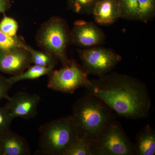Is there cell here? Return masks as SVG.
Listing matches in <instances>:
<instances>
[{
	"mask_svg": "<svg viewBox=\"0 0 155 155\" xmlns=\"http://www.w3.org/2000/svg\"><path fill=\"white\" fill-rule=\"evenodd\" d=\"M0 155H2V149H1V146H0Z\"/></svg>",
	"mask_w": 155,
	"mask_h": 155,
	"instance_id": "obj_25",
	"label": "cell"
},
{
	"mask_svg": "<svg viewBox=\"0 0 155 155\" xmlns=\"http://www.w3.org/2000/svg\"><path fill=\"white\" fill-rule=\"evenodd\" d=\"M72 116L78 135L85 136L90 141L106 124L115 119L114 112L104 103L90 94L78 100Z\"/></svg>",
	"mask_w": 155,
	"mask_h": 155,
	"instance_id": "obj_2",
	"label": "cell"
},
{
	"mask_svg": "<svg viewBox=\"0 0 155 155\" xmlns=\"http://www.w3.org/2000/svg\"><path fill=\"white\" fill-rule=\"evenodd\" d=\"M98 0H67L70 9L79 14H92Z\"/></svg>",
	"mask_w": 155,
	"mask_h": 155,
	"instance_id": "obj_18",
	"label": "cell"
},
{
	"mask_svg": "<svg viewBox=\"0 0 155 155\" xmlns=\"http://www.w3.org/2000/svg\"><path fill=\"white\" fill-rule=\"evenodd\" d=\"M95 22L101 25H108L122 18L120 0H98L92 14Z\"/></svg>",
	"mask_w": 155,
	"mask_h": 155,
	"instance_id": "obj_11",
	"label": "cell"
},
{
	"mask_svg": "<svg viewBox=\"0 0 155 155\" xmlns=\"http://www.w3.org/2000/svg\"><path fill=\"white\" fill-rule=\"evenodd\" d=\"M35 41L41 51L54 56L63 66L69 64L67 50L71 44V34L64 18L53 16L44 22L38 30Z\"/></svg>",
	"mask_w": 155,
	"mask_h": 155,
	"instance_id": "obj_3",
	"label": "cell"
},
{
	"mask_svg": "<svg viewBox=\"0 0 155 155\" xmlns=\"http://www.w3.org/2000/svg\"><path fill=\"white\" fill-rule=\"evenodd\" d=\"M91 142L94 155H134V143L115 119L106 124Z\"/></svg>",
	"mask_w": 155,
	"mask_h": 155,
	"instance_id": "obj_5",
	"label": "cell"
},
{
	"mask_svg": "<svg viewBox=\"0 0 155 155\" xmlns=\"http://www.w3.org/2000/svg\"><path fill=\"white\" fill-rule=\"evenodd\" d=\"M13 84L10 82L8 78L0 75V101L9 97L8 92Z\"/></svg>",
	"mask_w": 155,
	"mask_h": 155,
	"instance_id": "obj_23",
	"label": "cell"
},
{
	"mask_svg": "<svg viewBox=\"0 0 155 155\" xmlns=\"http://www.w3.org/2000/svg\"><path fill=\"white\" fill-rule=\"evenodd\" d=\"M122 18L134 20L138 19L137 0H120Z\"/></svg>",
	"mask_w": 155,
	"mask_h": 155,
	"instance_id": "obj_19",
	"label": "cell"
},
{
	"mask_svg": "<svg viewBox=\"0 0 155 155\" xmlns=\"http://www.w3.org/2000/svg\"><path fill=\"white\" fill-rule=\"evenodd\" d=\"M25 49L30 53L31 62L34 65L44 67L55 68L57 64L58 59L54 56L42 51L35 49L27 44Z\"/></svg>",
	"mask_w": 155,
	"mask_h": 155,
	"instance_id": "obj_17",
	"label": "cell"
},
{
	"mask_svg": "<svg viewBox=\"0 0 155 155\" xmlns=\"http://www.w3.org/2000/svg\"><path fill=\"white\" fill-rule=\"evenodd\" d=\"M18 28V22L11 17L5 16L0 22V30L9 36L17 35Z\"/></svg>",
	"mask_w": 155,
	"mask_h": 155,
	"instance_id": "obj_21",
	"label": "cell"
},
{
	"mask_svg": "<svg viewBox=\"0 0 155 155\" xmlns=\"http://www.w3.org/2000/svg\"><path fill=\"white\" fill-rule=\"evenodd\" d=\"M78 51L85 72L99 77L109 73L122 59L114 50L101 47Z\"/></svg>",
	"mask_w": 155,
	"mask_h": 155,
	"instance_id": "obj_7",
	"label": "cell"
},
{
	"mask_svg": "<svg viewBox=\"0 0 155 155\" xmlns=\"http://www.w3.org/2000/svg\"><path fill=\"white\" fill-rule=\"evenodd\" d=\"M39 96L26 92H19L7 98L6 105L13 119L17 117L28 120L38 114V107L40 101Z\"/></svg>",
	"mask_w": 155,
	"mask_h": 155,
	"instance_id": "obj_9",
	"label": "cell"
},
{
	"mask_svg": "<svg viewBox=\"0 0 155 155\" xmlns=\"http://www.w3.org/2000/svg\"><path fill=\"white\" fill-rule=\"evenodd\" d=\"M54 67H44L34 65L28 67L26 70L19 75H13L9 78L10 82L12 84L27 80H34L44 75H49L54 70Z\"/></svg>",
	"mask_w": 155,
	"mask_h": 155,
	"instance_id": "obj_14",
	"label": "cell"
},
{
	"mask_svg": "<svg viewBox=\"0 0 155 155\" xmlns=\"http://www.w3.org/2000/svg\"><path fill=\"white\" fill-rule=\"evenodd\" d=\"M64 155H94L90 140L85 136H78Z\"/></svg>",
	"mask_w": 155,
	"mask_h": 155,
	"instance_id": "obj_16",
	"label": "cell"
},
{
	"mask_svg": "<svg viewBox=\"0 0 155 155\" xmlns=\"http://www.w3.org/2000/svg\"><path fill=\"white\" fill-rule=\"evenodd\" d=\"M31 64V56L26 49L0 54V71L12 76L22 73Z\"/></svg>",
	"mask_w": 155,
	"mask_h": 155,
	"instance_id": "obj_10",
	"label": "cell"
},
{
	"mask_svg": "<svg viewBox=\"0 0 155 155\" xmlns=\"http://www.w3.org/2000/svg\"><path fill=\"white\" fill-rule=\"evenodd\" d=\"M27 45L22 37L17 35L9 36L0 30V54L25 49Z\"/></svg>",
	"mask_w": 155,
	"mask_h": 155,
	"instance_id": "obj_15",
	"label": "cell"
},
{
	"mask_svg": "<svg viewBox=\"0 0 155 155\" xmlns=\"http://www.w3.org/2000/svg\"><path fill=\"white\" fill-rule=\"evenodd\" d=\"M0 146L2 155H28L31 150L24 137L10 129L0 134Z\"/></svg>",
	"mask_w": 155,
	"mask_h": 155,
	"instance_id": "obj_12",
	"label": "cell"
},
{
	"mask_svg": "<svg viewBox=\"0 0 155 155\" xmlns=\"http://www.w3.org/2000/svg\"><path fill=\"white\" fill-rule=\"evenodd\" d=\"M13 119L6 106L2 107H0V134L10 130Z\"/></svg>",
	"mask_w": 155,
	"mask_h": 155,
	"instance_id": "obj_22",
	"label": "cell"
},
{
	"mask_svg": "<svg viewBox=\"0 0 155 155\" xmlns=\"http://www.w3.org/2000/svg\"><path fill=\"white\" fill-rule=\"evenodd\" d=\"M91 80L90 94L99 99L114 113L126 119L148 117L151 100L146 85L136 78L112 72Z\"/></svg>",
	"mask_w": 155,
	"mask_h": 155,
	"instance_id": "obj_1",
	"label": "cell"
},
{
	"mask_svg": "<svg viewBox=\"0 0 155 155\" xmlns=\"http://www.w3.org/2000/svg\"><path fill=\"white\" fill-rule=\"evenodd\" d=\"M39 146L45 154L64 155L78 133L72 116L52 120L39 128Z\"/></svg>",
	"mask_w": 155,
	"mask_h": 155,
	"instance_id": "obj_4",
	"label": "cell"
},
{
	"mask_svg": "<svg viewBox=\"0 0 155 155\" xmlns=\"http://www.w3.org/2000/svg\"><path fill=\"white\" fill-rule=\"evenodd\" d=\"M138 19L146 21L155 10V0H137Z\"/></svg>",
	"mask_w": 155,
	"mask_h": 155,
	"instance_id": "obj_20",
	"label": "cell"
},
{
	"mask_svg": "<svg viewBox=\"0 0 155 155\" xmlns=\"http://www.w3.org/2000/svg\"><path fill=\"white\" fill-rule=\"evenodd\" d=\"M11 6V0H0V13H4Z\"/></svg>",
	"mask_w": 155,
	"mask_h": 155,
	"instance_id": "obj_24",
	"label": "cell"
},
{
	"mask_svg": "<svg viewBox=\"0 0 155 155\" xmlns=\"http://www.w3.org/2000/svg\"><path fill=\"white\" fill-rule=\"evenodd\" d=\"M134 145V155H155V130L149 125H146L137 134Z\"/></svg>",
	"mask_w": 155,
	"mask_h": 155,
	"instance_id": "obj_13",
	"label": "cell"
},
{
	"mask_svg": "<svg viewBox=\"0 0 155 155\" xmlns=\"http://www.w3.org/2000/svg\"><path fill=\"white\" fill-rule=\"evenodd\" d=\"M49 76L48 88L65 93H73L81 87L88 88L91 84L87 73L74 60L61 69L54 70Z\"/></svg>",
	"mask_w": 155,
	"mask_h": 155,
	"instance_id": "obj_6",
	"label": "cell"
},
{
	"mask_svg": "<svg viewBox=\"0 0 155 155\" xmlns=\"http://www.w3.org/2000/svg\"><path fill=\"white\" fill-rule=\"evenodd\" d=\"M71 44L81 48H91L101 45L105 39L103 31L94 22L78 20L70 31Z\"/></svg>",
	"mask_w": 155,
	"mask_h": 155,
	"instance_id": "obj_8",
	"label": "cell"
}]
</instances>
